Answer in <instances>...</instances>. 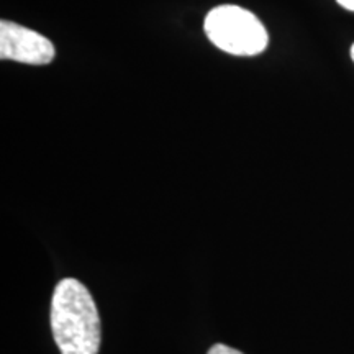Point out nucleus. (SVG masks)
Masks as SVG:
<instances>
[{"label": "nucleus", "instance_id": "1", "mask_svg": "<svg viewBox=\"0 0 354 354\" xmlns=\"http://www.w3.org/2000/svg\"><path fill=\"white\" fill-rule=\"evenodd\" d=\"M51 330L61 354H99L100 317L91 292L76 279H63L51 300Z\"/></svg>", "mask_w": 354, "mask_h": 354}, {"label": "nucleus", "instance_id": "2", "mask_svg": "<svg viewBox=\"0 0 354 354\" xmlns=\"http://www.w3.org/2000/svg\"><path fill=\"white\" fill-rule=\"evenodd\" d=\"M205 33L215 46L236 56L259 55L269 41L256 15L236 6L214 8L205 19Z\"/></svg>", "mask_w": 354, "mask_h": 354}, {"label": "nucleus", "instance_id": "3", "mask_svg": "<svg viewBox=\"0 0 354 354\" xmlns=\"http://www.w3.org/2000/svg\"><path fill=\"white\" fill-rule=\"evenodd\" d=\"M0 57L26 64H48L55 57V46L43 35L3 20L0 21Z\"/></svg>", "mask_w": 354, "mask_h": 354}, {"label": "nucleus", "instance_id": "4", "mask_svg": "<svg viewBox=\"0 0 354 354\" xmlns=\"http://www.w3.org/2000/svg\"><path fill=\"white\" fill-rule=\"evenodd\" d=\"M209 354H243V353L238 351V349L225 346V344H215V346L210 348Z\"/></svg>", "mask_w": 354, "mask_h": 354}, {"label": "nucleus", "instance_id": "5", "mask_svg": "<svg viewBox=\"0 0 354 354\" xmlns=\"http://www.w3.org/2000/svg\"><path fill=\"white\" fill-rule=\"evenodd\" d=\"M336 2H338L342 7L346 8V10L354 12V0H336Z\"/></svg>", "mask_w": 354, "mask_h": 354}, {"label": "nucleus", "instance_id": "6", "mask_svg": "<svg viewBox=\"0 0 354 354\" xmlns=\"http://www.w3.org/2000/svg\"><path fill=\"white\" fill-rule=\"evenodd\" d=\"M351 56H353V59H354V44H353V48H351Z\"/></svg>", "mask_w": 354, "mask_h": 354}]
</instances>
